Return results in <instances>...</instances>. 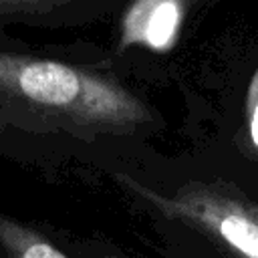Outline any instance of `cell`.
Masks as SVG:
<instances>
[{
    "instance_id": "2",
    "label": "cell",
    "mask_w": 258,
    "mask_h": 258,
    "mask_svg": "<svg viewBox=\"0 0 258 258\" xmlns=\"http://www.w3.org/2000/svg\"><path fill=\"white\" fill-rule=\"evenodd\" d=\"M0 103L89 135L127 133L149 121L147 107L117 81L16 52H0Z\"/></svg>"
},
{
    "instance_id": "7",
    "label": "cell",
    "mask_w": 258,
    "mask_h": 258,
    "mask_svg": "<svg viewBox=\"0 0 258 258\" xmlns=\"http://www.w3.org/2000/svg\"><path fill=\"white\" fill-rule=\"evenodd\" d=\"M246 127L254 153L258 155V67L246 91Z\"/></svg>"
},
{
    "instance_id": "6",
    "label": "cell",
    "mask_w": 258,
    "mask_h": 258,
    "mask_svg": "<svg viewBox=\"0 0 258 258\" xmlns=\"http://www.w3.org/2000/svg\"><path fill=\"white\" fill-rule=\"evenodd\" d=\"M64 0H0V16L42 14Z\"/></svg>"
},
{
    "instance_id": "3",
    "label": "cell",
    "mask_w": 258,
    "mask_h": 258,
    "mask_svg": "<svg viewBox=\"0 0 258 258\" xmlns=\"http://www.w3.org/2000/svg\"><path fill=\"white\" fill-rule=\"evenodd\" d=\"M183 20V0H135L121 26V46L143 44L151 50H167Z\"/></svg>"
},
{
    "instance_id": "5",
    "label": "cell",
    "mask_w": 258,
    "mask_h": 258,
    "mask_svg": "<svg viewBox=\"0 0 258 258\" xmlns=\"http://www.w3.org/2000/svg\"><path fill=\"white\" fill-rule=\"evenodd\" d=\"M64 242L75 258H143L123 248L121 244L101 236H85V238H73V240L64 238Z\"/></svg>"
},
{
    "instance_id": "4",
    "label": "cell",
    "mask_w": 258,
    "mask_h": 258,
    "mask_svg": "<svg viewBox=\"0 0 258 258\" xmlns=\"http://www.w3.org/2000/svg\"><path fill=\"white\" fill-rule=\"evenodd\" d=\"M0 258H75L62 236L0 212Z\"/></svg>"
},
{
    "instance_id": "1",
    "label": "cell",
    "mask_w": 258,
    "mask_h": 258,
    "mask_svg": "<svg viewBox=\"0 0 258 258\" xmlns=\"http://www.w3.org/2000/svg\"><path fill=\"white\" fill-rule=\"evenodd\" d=\"M113 179L147 218L161 258H258V189L216 173L155 181L115 169Z\"/></svg>"
}]
</instances>
